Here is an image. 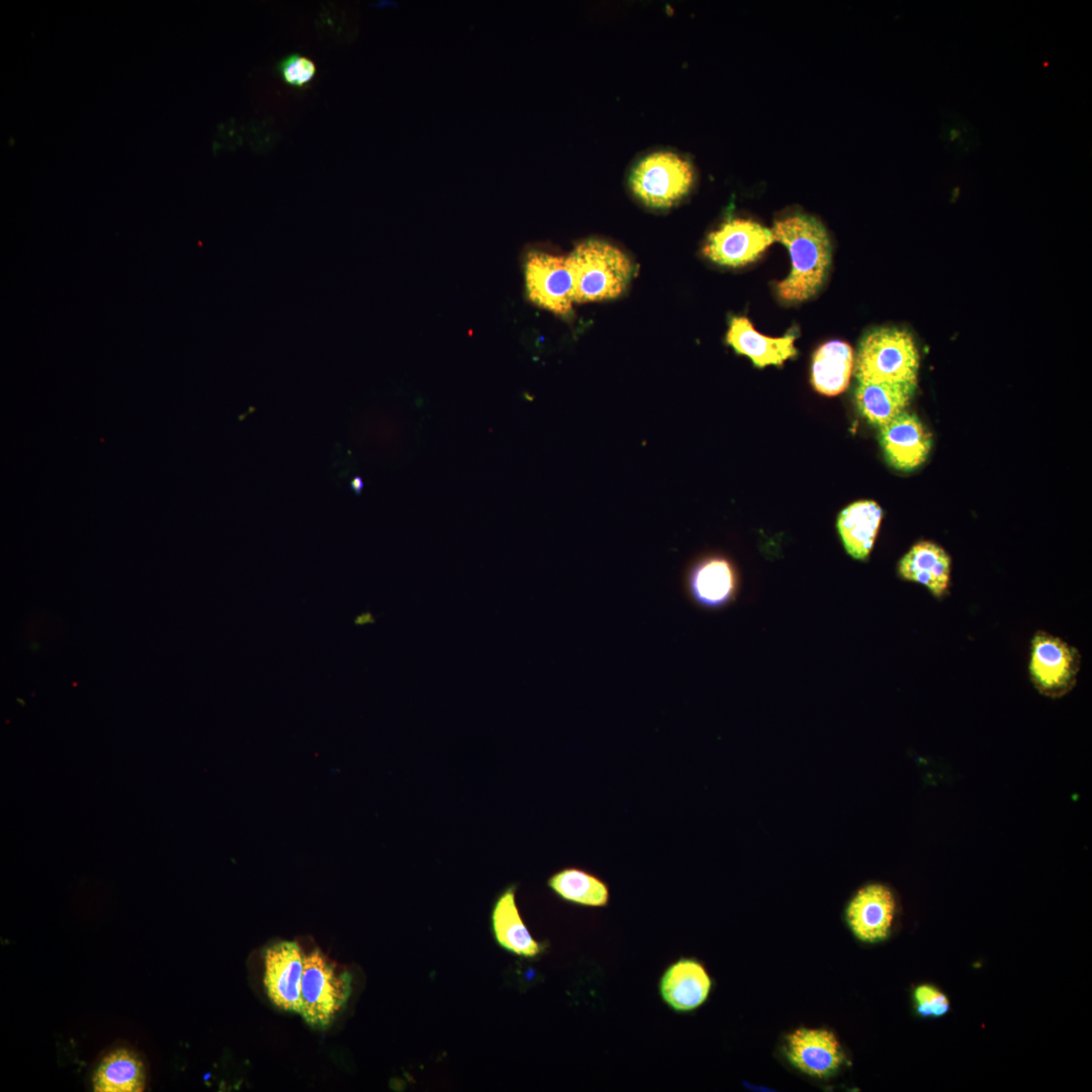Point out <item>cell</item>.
Wrapping results in <instances>:
<instances>
[{
  "label": "cell",
  "mask_w": 1092,
  "mask_h": 1092,
  "mask_svg": "<svg viewBox=\"0 0 1092 1092\" xmlns=\"http://www.w3.org/2000/svg\"><path fill=\"white\" fill-rule=\"evenodd\" d=\"M573 278V302L613 299L627 288L631 259L616 246L598 239L579 243L567 256Z\"/></svg>",
  "instance_id": "obj_2"
},
{
  "label": "cell",
  "mask_w": 1092,
  "mask_h": 1092,
  "mask_svg": "<svg viewBox=\"0 0 1092 1092\" xmlns=\"http://www.w3.org/2000/svg\"><path fill=\"white\" fill-rule=\"evenodd\" d=\"M917 382L858 383L855 403L860 415L879 428L906 412Z\"/></svg>",
  "instance_id": "obj_18"
},
{
  "label": "cell",
  "mask_w": 1092,
  "mask_h": 1092,
  "mask_svg": "<svg viewBox=\"0 0 1092 1092\" xmlns=\"http://www.w3.org/2000/svg\"><path fill=\"white\" fill-rule=\"evenodd\" d=\"M277 71L287 85L303 88L314 78L316 67L312 60L293 53L278 63Z\"/></svg>",
  "instance_id": "obj_23"
},
{
  "label": "cell",
  "mask_w": 1092,
  "mask_h": 1092,
  "mask_svg": "<svg viewBox=\"0 0 1092 1092\" xmlns=\"http://www.w3.org/2000/svg\"><path fill=\"white\" fill-rule=\"evenodd\" d=\"M146 1086V1070L136 1054L118 1049L102 1059L93 1076L97 1092H140Z\"/></svg>",
  "instance_id": "obj_22"
},
{
  "label": "cell",
  "mask_w": 1092,
  "mask_h": 1092,
  "mask_svg": "<svg viewBox=\"0 0 1092 1092\" xmlns=\"http://www.w3.org/2000/svg\"><path fill=\"white\" fill-rule=\"evenodd\" d=\"M785 1053L801 1072L816 1078H828L842 1066L845 1055L833 1032L801 1027L786 1037Z\"/></svg>",
  "instance_id": "obj_12"
},
{
  "label": "cell",
  "mask_w": 1092,
  "mask_h": 1092,
  "mask_svg": "<svg viewBox=\"0 0 1092 1092\" xmlns=\"http://www.w3.org/2000/svg\"><path fill=\"white\" fill-rule=\"evenodd\" d=\"M771 232L792 260L790 274L777 286L780 298L800 302L812 297L821 288L831 262L826 229L813 216L795 214L777 220Z\"/></svg>",
  "instance_id": "obj_1"
},
{
  "label": "cell",
  "mask_w": 1092,
  "mask_h": 1092,
  "mask_svg": "<svg viewBox=\"0 0 1092 1092\" xmlns=\"http://www.w3.org/2000/svg\"><path fill=\"white\" fill-rule=\"evenodd\" d=\"M795 334L772 338L758 333L745 316H733L726 334V343L737 354L747 356L754 366H781L797 354Z\"/></svg>",
  "instance_id": "obj_16"
},
{
  "label": "cell",
  "mask_w": 1092,
  "mask_h": 1092,
  "mask_svg": "<svg viewBox=\"0 0 1092 1092\" xmlns=\"http://www.w3.org/2000/svg\"><path fill=\"white\" fill-rule=\"evenodd\" d=\"M882 520V509L873 500H858L841 511L837 530L846 552L866 559L874 546Z\"/></svg>",
  "instance_id": "obj_19"
},
{
  "label": "cell",
  "mask_w": 1092,
  "mask_h": 1092,
  "mask_svg": "<svg viewBox=\"0 0 1092 1092\" xmlns=\"http://www.w3.org/2000/svg\"><path fill=\"white\" fill-rule=\"evenodd\" d=\"M362 480L359 477L352 480L351 486L355 492H360V490L362 489Z\"/></svg>",
  "instance_id": "obj_25"
},
{
  "label": "cell",
  "mask_w": 1092,
  "mask_h": 1092,
  "mask_svg": "<svg viewBox=\"0 0 1092 1092\" xmlns=\"http://www.w3.org/2000/svg\"><path fill=\"white\" fill-rule=\"evenodd\" d=\"M895 913L896 900L892 890L875 883L863 886L854 894L846 907L845 918L856 938L875 943L889 936Z\"/></svg>",
  "instance_id": "obj_11"
},
{
  "label": "cell",
  "mask_w": 1092,
  "mask_h": 1092,
  "mask_svg": "<svg viewBox=\"0 0 1092 1092\" xmlns=\"http://www.w3.org/2000/svg\"><path fill=\"white\" fill-rule=\"evenodd\" d=\"M303 952L295 941H279L265 949L264 986L279 1009L300 1015Z\"/></svg>",
  "instance_id": "obj_9"
},
{
  "label": "cell",
  "mask_w": 1092,
  "mask_h": 1092,
  "mask_svg": "<svg viewBox=\"0 0 1092 1092\" xmlns=\"http://www.w3.org/2000/svg\"><path fill=\"white\" fill-rule=\"evenodd\" d=\"M528 298L551 312L565 315L573 303V278L567 256L531 252L525 262Z\"/></svg>",
  "instance_id": "obj_7"
},
{
  "label": "cell",
  "mask_w": 1092,
  "mask_h": 1092,
  "mask_svg": "<svg viewBox=\"0 0 1092 1092\" xmlns=\"http://www.w3.org/2000/svg\"><path fill=\"white\" fill-rule=\"evenodd\" d=\"M919 355L912 337L898 329H879L860 341L855 359L858 383L917 382Z\"/></svg>",
  "instance_id": "obj_3"
},
{
  "label": "cell",
  "mask_w": 1092,
  "mask_h": 1092,
  "mask_svg": "<svg viewBox=\"0 0 1092 1092\" xmlns=\"http://www.w3.org/2000/svg\"><path fill=\"white\" fill-rule=\"evenodd\" d=\"M853 364V350L846 342L834 340L821 345L812 359V386L828 396L843 392L849 384Z\"/></svg>",
  "instance_id": "obj_20"
},
{
  "label": "cell",
  "mask_w": 1092,
  "mask_h": 1092,
  "mask_svg": "<svg viewBox=\"0 0 1092 1092\" xmlns=\"http://www.w3.org/2000/svg\"><path fill=\"white\" fill-rule=\"evenodd\" d=\"M694 183L692 164L671 151H656L633 167L629 184L633 194L646 206L667 208L678 202Z\"/></svg>",
  "instance_id": "obj_5"
},
{
  "label": "cell",
  "mask_w": 1092,
  "mask_h": 1092,
  "mask_svg": "<svg viewBox=\"0 0 1092 1092\" xmlns=\"http://www.w3.org/2000/svg\"><path fill=\"white\" fill-rule=\"evenodd\" d=\"M1079 651L1061 638L1038 631L1031 640L1030 679L1043 696L1061 698L1076 685L1080 670Z\"/></svg>",
  "instance_id": "obj_6"
},
{
  "label": "cell",
  "mask_w": 1092,
  "mask_h": 1092,
  "mask_svg": "<svg viewBox=\"0 0 1092 1092\" xmlns=\"http://www.w3.org/2000/svg\"><path fill=\"white\" fill-rule=\"evenodd\" d=\"M738 582L733 562L721 554L699 558L688 568L685 578L688 597L706 609L727 606L736 596Z\"/></svg>",
  "instance_id": "obj_10"
},
{
  "label": "cell",
  "mask_w": 1092,
  "mask_h": 1092,
  "mask_svg": "<svg viewBox=\"0 0 1092 1092\" xmlns=\"http://www.w3.org/2000/svg\"><path fill=\"white\" fill-rule=\"evenodd\" d=\"M915 1009L923 1017H941L949 1011L947 996L930 984H922L913 992Z\"/></svg>",
  "instance_id": "obj_24"
},
{
  "label": "cell",
  "mask_w": 1092,
  "mask_h": 1092,
  "mask_svg": "<svg viewBox=\"0 0 1092 1092\" xmlns=\"http://www.w3.org/2000/svg\"><path fill=\"white\" fill-rule=\"evenodd\" d=\"M547 887L560 900L586 908H604L610 902L608 884L597 875L578 868L565 867L553 873Z\"/></svg>",
  "instance_id": "obj_21"
},
{
  "label": "cell",
  "mask_w": 1092,
  "mask_h": 1092,
  "mask_svg": "<svg viewBox=\"0 0 1092 1092\" xmlns=\"http://www.w3.org/2000/svg\"><path fill=\"white\" fill-rule=\"evenodd\" d=\"M712 979L705 967L694 958H679L666 967L658 982L664 1004L676 1013L698 1009L708 999Z\"/></svg>",
  "instance_id": "obj_13"
},
{
  "label": "cell",
  "mask_w": 1092,
  "mask_h": 1092,
  "mask_svg": "<svg viewBox=\"0 0 1092 1092\" xmlns=\"http://www.w3.org/2000/svg\"><path fill=\"white\" fill-rule=\"evenodd\" d=\"M351 984V975L337 967L322 950L315 948L303 954L300 986L303 1020L311 1027H329L346 1005Z\"/></svg>",
  "instance_id": "obj_4"
},
{
  "label": "cell",
  "mask_w": 1092,
  "mask_h": 1092,
  "mask_svg": "<svg viewBox=\"0 0 1092 1092\" xmlns=\"http://www.w3.org/2000/svg\"><path fill=\"white\" fill-rule=\"evenodd\" d=\"M898 573L904 580L923 584L936 598L948 588L950 557L939 545L921 541L901 558Z\"/></svg>",
  "instance_id": "obj_17"
},
{
  "label": "cell",
  "mask_w": 1092,
  "mask_h": 1092,
  "mask_svg": "<svg viewBox=\"0 0 1092 1092\" xmlns=\"http://www.w3.org/2000/svg\"><path fill=\"white\" fill-rule=\"evenodd\" d=\"M775 242L770 229L743 218H732L712 232L703 254L712 262L740 267L754 262Z\"/></svg>",
  "instance_id": "obj_8"
},
{
  "label": "cell",
  "mask_w": 1092,
  "mask_h": 1092,
  "mask_svg": "<svg viewBox=\"0 0 1092 1092\" xmlns=\"http://www.w3.org/2000/svg\"><path fill=\"white\" fill-rule=\"evenodd\" d=\"M960 135H961V132H960V130H958L957 128H951V129L949 130V134H948V136H949V140H950V141H954V140H957L958 138H960Z\"/></svg>",
  "instance_id": "obj_26"
},
{
  "label": "cell",
  "mask_w": 1092,
  "mask_h": 1092,
  "mask_svg": "<svg viewBox=\"0 0 1092 1092\" xmlns=\"http://www.w3.org/2000/svg\"><path fill=\"white\" fill-rule=\"evenodd\" d=\"M516 885L507 886L494 899L490 921L493 936L504 949L526 959L538 957L542 944L530 933L516 900Z\"/></svg>",
  "instance_id": "obj_15"
},
{
  "label": "cell",
  "mask_w": 1092,
  "mask_h": 1092,
  "mask_svg": "<svg viewBox=\"0 0 1092 1092\" xmlns=\"http://www.w3.org/2000/svg\"><path fill=\"white\" fill-rule=\"evenodd\" d=\"M880 442L888 462L908 471L926 460L932 439L915 415L904 412L880 428Z\"/></svg>",
  "instance_id": "obj_14"
}]
</instances>
